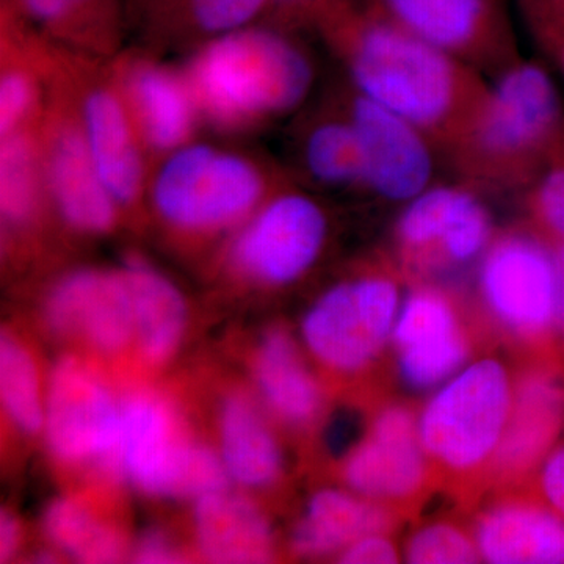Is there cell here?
I'll return each mask as SVG.
<instances>
[{"label": "cell", "mask_w": 564, "mask_h": 564, "mask_svg": "<svg viewBox=\"0 0 564 564\" xmlns=\"http://www.w3.org/2000/svg\"><path fill=\"white\" fill-rule=\"evenodd\" d=\"M315 29L352 90L414 122L444 155L488 96L484 73L400 28L369 0H344Z\"/></svg>", "instance_id": "6da1fadb"}, {"label": "cell", "mask_w": 564, "mask_h": 564, "mask_svg": "<svg viewBox=\"0 0 564 564\" xmlns=\"http://www.w3.org/2000/svg\"><path fill=\"white\" fill-rule=\"evenodd\" d=\"M564 152V111L540 63L518 61L496 74L477 117L447 155L478 188H521Z\"/></svg>", "instance_id": "7a4b0ae2"}, {"label": "cell", "mask_w": 564, "mask_h": 564, "mask_svg": "<svg viewBox=\"0 0 564 564\" xmlns=\"http://www.w3.org/2000/svg\"><path fill=\"white\" fill-rule=\"evenodd\" d=\"M184 73L202 117L231 131L299 109L315 79L302 44L269 22L203 41Z\"/></svg>", "instance_id": "3957f363"}, {"label": "cell", "mask_w": 564, "mask_h": 564, "mask_svg": "<svg viewBox=\"0 0 564 564\" xmlns=\"http://www.w3.org/2000/svg\"><path fill=\"white\" fill-rule=\"evenodd\" d=\"M270 182L254 159L192 140L163 155L147 192L169 228L215 234L239 228L272 195Z\"/></svg>", "instance_id": "277c9868"}, {"label": "cell", "mask_w": 564, "mask_h": 564, "mask_svg": "<svg viewBox=\"0 0 564 564\" xmlns=\"http://www.w3.org/2000/svg\"><path fill=\"white\" fill-rule=\"evenodd\" d=\"M516 381L499 359H478L454 375L419 415V436L434 473L456 484L486 478L513 411Z\"/></svg>", "instance_id": "5b68a950"}, {"label": "cell", "mask_w": 564, "mask_h": 564, "mask_svg": "<svg viewBox=\"0 0 564 564\" xmlns=\"http://www.w3.org/2000/svg\"><path fill=\"white\" fill-rule=\"evenodd\" d=\"M109 474L165 499L198 500L229 484L220 455L193 441L174 404L148 389L122 397Z\"/></svg>", "instance_id": "8992f818"}, {"label": "cell", "mask_w": 564, "mask_h": 564, "mask_svg": "<svg viewBox=\"0 0 564 564\" xmlns=\"http://www.w3.org/2000/svg\"><path fill=\"white\" fill-rule=\"evenodd\" d=\"M400 306L397 270L388 262L373 263L334 284L307 310L304 347L332 372H362L392 337Z\"/></svg>", "instance_id": "52a82bcc"}, {"label": "cell", "mask_w": 564, "mask_h": 564, "mask_svg": "<svg viewBox=\"0 0 564 564\" xmlns=\"http://www.w3.org/2000/svg\"><path fill=\"white\" fill-rule=\"evenodd\" d=\"M478 292L505 332L543 345L558 329V269L554 245L532 228L494 237L478 265Z\"/></svg>", "instance_id": "ba28073f"}, {"label": "cell", "mask_w": 564, "mask_h": 564, "mask_svg": "<svg viewBox=\"0 0 564 564\" xmlns=\"http://www.w3.org/2000/svg\"><path fill=\"white\" fill-rule=\"evenodd\" d=\"M325 207L307 193L273 192L237 228L229 261L245 280L284 288L313 270L328 242Z\"/></svg>", "instance_id": "9c48e42d"}, {"label": "cell", "mask_w": 564, "mask_h": 564, "mask_svg": "<svg viewBox=\"0 0 564 564\" xmlns=\"http://www.w3.org/2000/svg\"><path fill=\"white\" fill-rule=\"evenodd\" d=\"M433 184L404 204L395 225L397 258L403 272L425 274L474 262L492 236V218L478 188Z\"/></svg>", "instance_id": "30bf717a"}, {"label": "cell", "mask_w": 564, "mask_h": 564, "mask_svg": "<svg viewBox=\"0 0 564 564\" xmlns=\"http://www.w3.org/2000/svg\"><path fill=\"white\" fill-rule=\"evenodd\" d=\"M121 400L93 364L77 356L58 359L47 378L43 425L54 458L66 466H98L109 473Z\"/></svg>", "instance_id": "8fae6325"}, {"label": "cell", "mask_w": 564, "mask_h": 564, "mask_svg": "<svg viewBox=\"0 0 564 564\" xmlns=\"http://www.w3.org/2000/svg\"><path fill=\"white\" fill-rule=\"evenodd\" d=\"M384 17L480 73L518 61L505 0H369Z\"/></svg>", "instance_id": "7c38bea8"}, {"label": "cell", "mask_w": 564, "mask_h": 564, "mask_svg": "<svg viewBox=\"0 0 564 564\" xmlns=\"http://www.w3.org/2000/svg\"><path fill=\"white\" fill-rule=\"evenodd\" d=\"M350 491L395 511L413 507L434 484V469L423 451L419 422L402 404H389L343 463Z\"/></svg>", "instance_id": "4fadbf2b"}, {"label": "cell", "mask_w": 564, "mask_h": 564, "mask_svg": "<svg viewBox=\"0 0 564 564\" xmlns=\"http://www.w3.org/2000/svg\"><path fill=\"white\" fill-rule=\"evenodd\" d=\"M39 139L47 199L61 220L85 236L110 232L121 207L96 170L74 101L43 115Z\"/></svg>", "instance_id": "5bb4252c"}, {"label": "cell", "mask_w": 564, "mask_h": 564, "mask_svg": "<svg viewBox=\"0 0 564 564\" xmlns=\"http://www.w3.org/2000/svg\"><path fill=\"white\" fill-rule=\"evenodd\" d=\"M366 161L367 192L406 204L436 184L440 148L421 128L355 90L343 101Z\"/></svg>", "instance_id": "9a60e30c"}, {"label": "cell", "mask_w": 564, "mask_h": 564, "mask_svg": "<svg viewBox=\"0 0 564 564\" xmlns=\"http://www.w3.org/2000/svg\"><path fill=\"white\" fill-rule=\"evenodd\" d=\"M44 321L65 337L101 355H118L135 343L132 296L121 267L70 270L44 299Z\"/></svg>", "instance_id": "2e32d148"}, {"label": "cell", "mask_w": 564, "mask_h": 564, "mask_svg": "<svg viewBox=\"0 0 564 564\" xmlns=\"http://www.w3.org/2000/svg\"><path fill=\"white\" fill-rule=\"evenodd\" d=\"M404 383L426 391L454 377L470 355L456 303L443 289L419 285L408 295L392 333Z\"/></svg>", "instance_id": "e0dca14e"}, {"label": "cell", "mask_w": 564, "mask_h": 564, "mask_svg": "<svg viewBox=\"0 0 564 564\" xmlns=\"http://www.w3.org/2000/svg\"><path fill=\"white\" fill-rule=\"evenodd\" d=\"M96 170L121 209L148 191L144 147L113 79L85 85L74 102Z\"/></svg>", "instance_id": "ac0fdd59"}, {"label": "cell", "mask_w": 564, "mask_h": 564, "mask_svg": "<svg viewBox=\"0 0 564 564\" xmlns=\"http://www.w3.org/2000/svg\"><path fill=\"white\" fill-rule=\"evenodd\" d=\"M563 426V381L545 367L525 370L516 380L510 422L485 481L521 484L554 451Z\"/></svg>", "instance_id": "d6986e66"}, {"label": "cell", "mask_w": 564, "mask_h": 564, "mask_svg": "<svg viewBox=\"0 0 564 564\" xmlns=\"http://www.w3.org/2000/svg\"><path fill=\"white\" fill-rule=\"evenodd\" d=\"M113 80L148 151L165 155L192 141L202 113L184 70L129 58L118 65Z\"/></svg>", "instance_id": "ffe728a7"}, {"label": "cell", "mask_w": 564, "mask_h": 564, "mask_svg": "<svg viewBox=\"0 0 564 564\" xmlns=\"http://www.w3.org/2000/svg\"><path fill=\"white\" fill-rule=\"evenodd\" d=\"M481 560L494 564H564V518L543 499L505 496L474 527Z\"/></svg>", "instance_id": "44dd1931"}, {"label": "cell", "mask_w": 564, "mask_h": 564, "mask_svg": "<svg viewBox=\"0 0 564 564\" xmlns=\"http://www.w3.org/2000/svg\"><path fill=\"white\" fill-rule=\"evenodd\" d=\"M196 545L212 563H267L274 556L269 518L251 499L228 488L195 500Z\"/></svg>", "instance_id": "7402d4cb"}, {"label": "cell", "mask_w": 564, "mask_h": 564, "mask_svg": "<svg viewBox=\"0 0 564 564\" xmlns=\"http://www.w3.org/2000/svg\"><path fill=\"white\" fill-rule=\"evenodd\" d=\"M395 511L352 491L321 489L311 497L291 536L293 554L304 558L339 555L359 538L392 532Z\"/></svg>", "instance_id": "603a6c76"}, {"label": "cell", "mask_w": 564, "mask_h": 564, "mask_svg": "<svg viewBox=\"0 0 564 564\" xmlns=\"http://www.w3.org/2000/svg\"><path fill=\"white\" fill-rule=\"evenodd\" d=\"M218 455L229 481L247 489L269 488L280 480L284 454L258 400L232 392L218 414Z\"/></svg>", "instance_id": "cb8c5ba5"}, {"label": "cell", "mask_w": 564, "mask_h": 564, "mask_svg": "<svg viewBox=\"0 0 564 564\" xmlns=\"http://www.w3.org/2000/svg\"><path fill=\"white\" fill-rule=\"evenodd\" d=\"M252 373L261 402L274 417L299 429L317 421L323 408L322 386L285 329L263 334Z\"/></svg>", "instance_id": "d4e9b609"}, {"label": "cell", "mask_w": 564, "mask_h": 564, "mask_svg": "<svg viewBox=\"0 0 564 564\" xmlns=\"http://www.w3.org/2000/svg\"><path fill=\"white\" fill-rule=\"evenodd\" d=\"M132 296L135 344L140 358L161 366L177 351L187 328V303L176 284L147 259L121 263Z\"/></svg>", "instance_id": "484cf974"}, {"label": "cell", "mask_w": 564, "mask_h": 564, "mask_svg": "<svg viewBox=\"0 0 564 564\" xmlns=\"http://www.w3.org/2000/svg\"><path fill=\"white\" fill-rule=\"evenodd\" d=\"M269 10L270 0H133L128 6L152 32L203 41L259 24Z\"/></svg>", "instance_id": "4316f807"}, {"label": "cell", "mask_w": 564, "mask_h": 564, "mask_svg": "<svg viewBox=\"0 0 564 564\" xmlns=\"http://www.w3.org/2000/svg\"><path fill=\"white\" fill-rule=\"evenodd\" d=\"M304 172L315 184L336 191H366V161L358 132L345 111L311 122L300 148Z\"/></svg>", "instance_id": "83f0119b"}, {"label": "cell", "mask_w": 564, "mask_h": 564, "mask_svg": "<svg viewBox=\"0 0 564 564\" xmlns=\"http://www.w3.org/2000/svg\"><path fill=\"white\" fill-rule=\"evenodd\" d=\"M40 35L68 43L109 44L124 17V0H2Z\"/></svg>", "instance_id": "f1b7e54d"}, {"label": "cell", "mask_w": 564, "mask_h": 564, "mask_svg": "<svg viewBox=\"0 0 564 564\" xmlns=\"http://www.w3.org/2000/svg\"><path fill=\"white\" fill-rule=\"evenodd\" d=\"M43 529L52 545L76 562L117 563L124 556L120 529L82 497L55 499L44 511Z\"/></svg>", "instance_id": "f546056e"}, {"label": "cell", "mask_w": 564, "mask_h": 564, "mask_svg": "<svg viewBox=\"0 0 564 564\" xmlns=\"http://www.w3.org/2000/svg\"><path fill=\"white\" fill-rule=\"evenodd\" d=\"M0 214L7 228L31 226L47 199L39 126L0 137Z\"/></svg>", "instance_id": "4dcf8cb0"}, {"label": "cell", "mask_w": 564, "mask_h": 564, "mask_svg": "<svg viewBox=\"0 0 564 564\" xmlns=\"http://www.w3.org/2000/svg\"><path fill=\"white\" fill-rule=\"evenodd\" d=\"M47 383H43L31 348L9 333L0 340V399L3 413L18 432H43Z\"/></svg>", "instance_id": "1f68e13d"}, {"label": "cell", "mask_w": 564, "mask_h": 564, "mask_svg": "<svg viewBox=\"0 0 564 564\" xmlns=\"http://www.w3.org/2000/svg\"><path fill=\"white\" fill-rule=\"evenodd\" d=\"M39 74L29 63L3 62L0 76V137L36 128L41 113Z\"/></svg>", "instance_id": "d6a6232c"}, {"label": "cell", "mask_w": 564, "mask_h": 564, "mask_svg": "<svg viewBox=\"0 0 564 564\" xmlns=\"http://www.w3.org/2000/svg\"><path fill=\"white\" fill-rule=\"evenodd\" d=\"M404 560L413 564H466L481 562L474 534L452 522H433L411 534Z\"/></svg>", "instance_id": "836d02e7"}, {"label": "cell", "mask_w": 564, "mask_h": 564, "mask_svg": "<svg viewBox=\"0 0 564 564\" xmlns=\"http://www.w3.org/2000/svg\"><path fill=\"white\" fill-rule=\"evenodd\" d=\"M527 209L538 231L564 243V152L527 187Z\"/></svg>", "instance_id": "e575fe53"}, {"label": "cell", "mask_w": 564, "mask_h": 564, "mask_svg": "<svg viewBox=\"0 0 564 564\" xmlns=\"http://www.w3.org/2000/svg\"><path fill=\"white\" fill-rule=\"evenodd\" d=\"M344 0H270L269 24L293 32L296 29L317 28L318 22L340 6Z\"/></svg>", "instance_id": "d590c367"}, {"label": "cell", "mask_w": 564, "mask_h": 564, "mask_svg": "<svg viewBox=\"0 0 564 564\" xmlns=\"http://www.w3.org/2000/svg\"><path fill=\"white\" fill-rule=\"evenodd\" d=\"M340 563L348 564H393L399 562V551L388 533H373L359 538L337 555Z\"/></svg>", "instance_id": "8d00e7d4"}, {"label": "cell", "mask_w": 564, "mask_h": 564, "mask_svg": "<svg viewBox=\"0 0 564 564\" xmlns=\"http://www.w3.org/2000/svg\"><path fill=\"white\" fill-rule=\"evenodd\" d=\"M536 473L541 499L564 518V445L555 447Z\"/></svg>", "instance_id": "74e56055"}, {"label": "cell", "mask_w": 564, "mask_h": 564, "mask_svg": "<svg viewBox=\"0 0 564 564\" xmlns=\"http://www.w3.org/2000/svg\"><path fill=\"white\" fill-rule=\"evenodd\" d=\"M132 558L137 563H181L184 562V554L169 533L152 529L141 533L132 547Z\"/></svg>", "instance_id": "f35d334b"}, {"label": "cell", "mask_w": 564, "mask_h": 564, "mask_svg": "<svg viewBox=\"0 0 564 564\" xmlns=\"http://www.w3.org/2000/svg\"><path fill=\"white\" fill-rule=\"evenodd\" d=\"M534 39L562 68L564 74V21L541 20L529 22Z\"/></svg>", "instance_id": "ab89813d"}, {"label": "cell", "mask_w": 564, "mask_h": 564, "mask_svg": "<svg viewBox=\"0 0 564 564\" xmlns=\"http://www.w3.org/2000/svg\"><path fill=\"white\" fill-rule=\"evenodd\" d=\"M22 532L17 516L2 511L0 516V562L7 563L17 556L21 547Z\"/></svg>", "instance_id": "60d3db41"}, {"label": "cell", "mask_w": 564, "mask_h": 564, "mask_svg": "<svg viewBox=\"0 0 564 564\" xmlns=\"http://www.w3.org/2000/svg\"><path fill=\"white\" fill-rule=\"evenodd\" d=\"M527 20L564 21V0H521Z\"/></svg>", "instance_id": "b9f144b4"}, {"label": "cell", "mask_w": 564, "mask_h": 564, "mask_svg": "<svg viewBox=\"0 0 564 564\" xmlns=\"http://www.w3.org/2000/svg\"><path fill=\"white\" fill-rule=\"evenodd\" d=\"M551 240V239H549ZM556 269H558V332L564 334V243L554 242Z\"/></svg>", "instance_id": "7bdbcfd3"}, {"label": "cell", "mask_w": 564, "mask_h": 564, "mask_svg": "<svg viewBox=\"0 0 564 564\" xmlns=\"http://www.w3.org/2000/svg\"><path fill=\"white\" fill-rule=\"evenodd\" d=\"M128 2H132V0H128Z\"/></svg>", "instance_id": "ee69618b"}]
</instances>
